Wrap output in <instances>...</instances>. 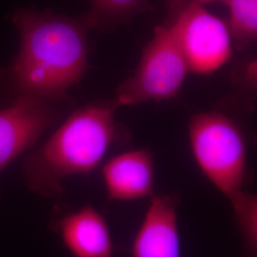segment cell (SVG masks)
<instances>
[{"label":"cell","mask_w":257,"mask_h":257,"mask_svg":"<svg viewBox=\"0 0 257 257\" xmlns=\"http://www.w3.org/2000/svg\"><path fill=\"white\" fill-rule=\"evenodd\" d=\"M20 50L8 69L17 97L62 101L88 69V17L69 18L49 12L18 11Z\"/></svg>","instance_id":"obj_1"},{"label":"cell","mask_w":257,"mask_h":257,"mask_svg":"<svg viewBox=\"0 0 257 257\" xmlns=\"http://www.w3.org/2000/svg\"><path fill=\"white\" fill-rule=\"evenodd\" d=\"M118 108L111 99L74 110L26 159L24 177L29 188L43 196L55 197L63 192L66 178L94 171L110 147L127 138L115 118Z\"/></svg>","instance_id":"obj_2"},{"label":"cell","mask_w":257,"mask_h":257,"mask_svg":"<svg viewBox=\"0 0 257 257\" xmlns=\"http://www.w3.org/2000/svg\"><path fill=\"white\" fill-rule=\"evenodd\" d=\"M193 158L229 200L244 191L248 178V146L238 124L218 111L199 112L189 123Z\"/></svg>","instance_id":"obj_3"},{"label":"cell","mask_w":257,"mask_h":257,"mask_svg":"<svg viewBox=\"0 0 257 257\" xmlns=\"http://www.w3.org/2000/svg\"><path fill=\"white\" fill-rule=\"evenodd\" d=\"M189 68L170 27L158 26L134 74L120 85L113 100L118 107L175 98Z\"/></svg>","instance_id":"obj_4"},{"label":"cell","mask_w":257,"mask_h":257,"mask_svg":"<svg viewBox=\"0 0 257 257\" xmlns=\"http://www.w3.org/2000/svg\"><path fill=\"white\" fill-rule=\"evenodd\" d=\"M179 7L168 25L189 71L213 73L226 64L232 54V38L228 26L193 0H174Z\"/></svg>","instance_id":"obj_5"},{"label":"cell","mask_w":257,"mask_h":257,"mask_svg":"<svg viewBox=\"0 0 257 257\" xmlns=\"http://www.w3.org/2000/svg\"><path fill=\"white\" fill-rule=\"evenodd\" d=\"M55 118L52 103L33 97H17L0 110V174L36 144Z\"/></svg>","instance_id":"obj_6"},{"label":"cell","mask_w":257,"mask_h":257,"mask_svg":"<svg viewBox=\"0 0 257 257\" xmlns=\"http://www.w3.org/2000/svg\"><path fill=\"white\" fill-rule=\"evenodd\" d=\"M151 198L133 243V257H180L177 197L160 194Z\"/></svg>","instance_id":"obj_7"},{"label":"cell","mask_w":257,"mask_h":257,"mask_svg":"<svg viewBox=\"0 0 257 257\" xmlns=\"http://www.w3.org/2000/svg\"><path fill=\"white\" fill-rule=\"evenodd\" d=\"M108 198L134 201L154 196L155 161L148 149H137L112 156L102 167Z\"/></svg>","instance_id":"obj_8"},{"label":"cell","mask_w":257,"mask_h":257,"mask_svg":"<svg viewBox=\"0 0 257 257\" xmlns=\"http://www.w3.org/2000/svg\"><path fill=\"white\" fill-rule=\"evenodd\" d=\"M57 229L74 257H111L112 240L108 223L92 206H84L64 216Z\"/></svg>","instance_id":"obj_9"},{"label":"cell","mask_w":257,"mask_h":257,"mask_svg":"<svg viewBox=\"0 0 257 257\" xmlns=\"http://www.w3.org/2000/svg\"><path fill=\"white\" fill-rule=\"evenodd\" d=\"M88 17L92 29L113 30L151 8L148 0H89Z\"/></svg>","instance_id":"obj_10"},{"label":"cell","mask_w":257,"mask_h":257,"mask_svg":"<svg viewBox=\"0 0 257 257\" xmlns=\"http://www.w3.org/2000/svg\"><path fill=\"white\" fill-rule=\"evenodd\" d=\"M231 38L239 46L246 47L257 37V0H228Z\"/></svg>","instance_id":"obj_11"},{"label":"cell","mask_w":257,"mask_h":257,"mask_svg":"<svg viewBox=\"0 0 257 257\" xmlns=\"http://www.w3.org/2000/svg\"><path fill=\"white\" fill-rule=\"evenodd\" d=\"M230 202L235 213L239 230L246 248L251 254L256 253L257 198L253 193L243 191Z\"/></svg>","instance_id":"obj_12"},{"label":"cell","mask_w":257,"mask_h":257,"mask_svg":"<svg viewBox=\"0 0 257 257\" xmlns=\"http://www.w3.org/2000/svg\"><path fill=\"white\" fill-rule=\"evenodd\" d=\"M199 4H206V3H211V2H216V1H224V2H227L228 0H193Z\"/></svg>","instance_id":"obj_13"}]
</instances>
